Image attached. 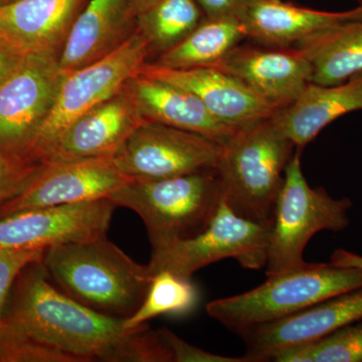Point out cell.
I'll list each match as a JSON object with an SVG mask.
<instances>
[{
  "instance_id": "1",
  "label": "cell",
  "mask_w": 362,
  "mask_h": 362,
  "mask_svg": "<svg viewBox=\"0 0 362 362\" xmlns=\"http://www.w3.org/2000/svg\"><path fill=\"white\" fill-rule=\"evenodd\" d=\"M1 318L16 329L78 362H171L158 330L127 329L124 319L90 308L57 289L42 262L21 272Z\"/></svg>"
},
{
  "instance_id": "2",
  "label": "cell",
  "mask_w": 362,
  "mask_h": 362,
  "mask_svg": "<svg viewBox=\"0 0 362 362\" xmlns=\"http://www.w3.org/2000/svg\"><path fill=\"white\" fill-rule=\"evenodd\" d=\"M59 289L107 315L127 318L141 305L152 274L106 238L57 245L42 261Z\"/></svg>"
},
{
  "instance_id": "3",
  "label": "cell",
  "mask_w": 362,
  "mask_h": 362,
  "mask_svg": "<svg viewBox=\"0 0 362 362\" xmlns=\"http://www.w3.org/2000/svg\"><path fill=\"white\" fill-rule=\"evenodd\" d=\"M295 150L271 118L240 127L223 145L216 166L221 199L243 218L272 226Z\"/></svg>"
},
{
  "instance_id": "4",
  "label": "cell",
  "mask_w": 362,
  "mask_h": 362,
  "mask_svg": "<svg viewBox=\"0 0 362 362\" xmlns=\"http://www.w3.org/2000/svg\"><path fill=\"white\" fill-rule=\"evenodd\" d=\"M267 278L251 291L207 304V314L240 334L362 287V270L331 263H306Z\"/></svg>"
},
{
  "instance_id": "5",
  "label": "cell",
  "mask_w": 362,
  "mask_h": 362,
  "mask_svg": "<svg viewBox=\"0 0 362 362\" xmlns=\"http://www.w3.org/2000/svg\"><path fill=\"white\" fill-rule=\"evenodd\" d=\"M146 226L152 251L194 238L211 223L221 201L216 169L163 180H132L109 197Z\"/></svg>"
},
{
  "instance_id": "6",
  "label": "cell",
  "mask_w": 362,
  "mask_h": 362,
  "mask_svg": "<svg viewBox=\"0 0 362 362\" xmlns=\"http://www.w3.org/2000/svg\"><path fill=\"white\" fill-rule=\"evenodd\" d=\"M302 150H295L286 168L271 226L266 276L305 265L304 250L314 235L340 232L349 223L351 202L333 199L323 188L309 185L302 173Z\"/></svg>"
},
{
  "instance_id": "7",
  "label": "cell",
  "mask_w": 362,
  "mask_h": 362,
  "mask_svg": "<svg viewBox=\"0 0 362 362\" xmlns=\"http://www.w3.org/2000/svg\"><path fill=\"white\" fill-rule=\"evenodd\" d=\"M152 54L148 40L136 30L115 51L66 74L56 103L26 151L25 160L40 164L59 135L86 112L120 92Z\"/></svg>"
},
{
  "instance_id": "8",
  "label": "cell",
  "mask_w": 362,
  "mask_h": 362,
  "mask_svg": "<svg viewBox=\"0 0 362 362\" xmlns=\"http://www.w3.org/2000/svg\"><path fill=\"white\" fill-rule=\"evenodd\" d=\"M271 226L239 216L223 199L211 223L192 239L152 251L148 268L152 276L170 271L192 279L194 274L223 259H235L244 269L266 266Z\"/></svg>"
},
{
  "instance_id": "9",
  "label": "cell",
  "mask_w": 362,
  "mask_h": 362,
  "mask_svg": "<svg viewBox=\"0 0 362 362\" xmlns=\"http://www.w3.org/2000/svg\"><path fill=\"white\" fill-rule=\"evenodd\" d=\"M59 54H23L0 85V149L25 160L26 151L56 103L66 74Z\"/></svg>"
},
{
  "instance_id": "10",
  "label": "cell",
  "mask_w": 362,
  "mask_h": 362,
  "mask_svg": "<svg viewBox=\"0 0 362 362\" xmlns=\"http://www.w3.org/2000/svg\"><path fill=\"white\" fill-rule=\"evenodd\" d=\"M223 145L206 136L144 122L112 157L133 180H152L216 169Z\"/></svg>"
},
{
  "instance_id": "11",
  "label": "cell",
  "mask_w": 362,
  "mask_h": 362,
  "mask_svg": "<svg viewBox=\"0 0 362 362\" xmlns=\"http://www.w3.org/2000/svg\"><path fill=\"white\" fill-rule=\"evenodd\" d=\"M132 180L111 157L45 162L20 194L0 206V218L26 209L109 199Z\"/></svg>"
},
{
  "instance_id": "12",
  "label": "cell",
  "mask_w": 362,
  "mask_h": 362,
  "mask_svg": "<svg viewBox=\"0 0 362 362\" xmlns=\"http://www.w3.org/2000/svg\"><path fill=\"white\" fill-rule=\"evenodd\" d=\"M116 204L111 199L26 209L0 218V247L47 250L106 235Z\"/></svg>"
},
{
  "instance_id": "13",
  "label": "cell",
  "mask_w": 362,
  "mask_h": 362,
  "mask_svg": "<svg viewBox=\"0 0 362 362\" xmlns=\"http://www.w3.org/2000/svg\"><path fill=\"white\" fill-rule=\"evenodd\" d=\"M359 321H362V287L239 335L246 344L247 362L271 361L278 352L315 341Z\"/></svg>"
},
{
  "instance_id": "14",
  "label": "cell",
  "mask_w": 362,
  "mask_h": 362,
  "mask_svg": "<svg viewBox=\"0 0 362 362\" xmlns=\"http://www.w3.org/2000/svg\"><path fill=\"white\" fill-rule=\"evenodd\" d=\"M144 122L132 98L123 87L120 92L86 112L66 127L42 163L112 158Z\"/></svg>"
},
{
  "instance_id": "15",
  "label": "cell",
  "mask_w": 362,
  "mask_h": 362,
  "mask_svg": "<svg viewBox=\"0 0 362 362\" xmlns=\"http://www.w3.org/2000/svg\"><path fill=\"white\" fill-rule=\"evenodd\" d=\"M139 74L187 90L216 118L237 128L270 119L279 110L239 78L214 66L169 69L147 62Z\"/></svg>"
},
{
  "instance_id": "16",
  "label": "cell",
  "mask_w": 362,
  "mask_h": 362,
  "mask_svg": "<svg viewBox=\"0 0 362 362\" xmlns=\"http://www.w3.org/2000/svg\"><path fill=\"white\" fill-rule=\"evenodd\" d=\"M213 66L239 78L279 110L311 82L310 64L295 47L239 45Z\"/></svg>"
},
{
  "instance_id": "17",
  "label": "cell",
  "mask_w": 362,
  "mask_h": 362,
  "mask_svg": "<svg viewBox=\"0 0 362 362\" xmlns=\"http://www.w3.org/2000/svg\"><path fill=\"white\" fill-rule=\"evenodd\" d=\"M89 0H16L0 7V40L21 54H61Z\"/></svg>"
},
{
  "instance_id": "18",
  "label": "cell",
  "mask_w": 362,
  "mask_h": 362,
  "mask_svg": "<svg viewBox=\"0 0 362 362\" xmlns=\"http://www.w3.org/2000/svg\"><path fill=\"white\" fill-rule=\"evenodd\" d=\"M124 89L145 122L197 133L221 145L240 129L216 118L199 98L180 86L137 74Z\"/></svg>"
},
{
  "instance_id": "19",
  "label": "cell",
  "mask_w": 362,
  "mask_h": 362,
  "mask_svg": "<svg viewBox=\"0 0 362 362\" xmlns=\"http://www.w3.org/2000/svg\"><path fill=\"white\" fill-rule=\"evenodd\" d=\"M134 0H89L59 54L64 73L104 58L125 44L137 30Z\"/></svg>"
},
{
  "instance_id": "20",
  "label": "cell",
  "mask_w": 362,
  "mask_h": 362,
  "mask_svg": "<svg viewBox=\"0 0 362 362\" xmlns=\"http://www.w3.org/2000/svg\"><path fill=\"white\" fill-rule=\"evenodd\" d=\"M238 16L249 39L265 47H292L330 26L362 20V6L351 11L330 13L282 0H245Z\"/></svg>"
},
{
  "instance_id": "21",
  "label": "cell",
  "mask_w": 362,
  "mask_h": 362,
  "mask_svg": "<svg viewBox=\"0 0 362 362\" xmlns=\"http://www.w3.org/2000/svg\"><path fill=\"white\" fill-rule=\"evenodd\" d=\"M358 110H362V74L337 86L310 82L293 103L271 119L296 148L303 149L326 126Z\"/></svg>"
},
{
  "instance_id": "22",
  "label": "cell",
  "mask_w": 362,
  "mask_h": 362,
  "mask_svg": "<svg viewBox=\"0 0 362 362\" xmlns=\"http://www.w3.org/2000/svg\"><path fill=\"white\" fill-rule=\"evenodd\" d=\"M311 66V83L337 86L362 74V20L345 21L294 45Z\"/></svg>"
},
{
  "instance_id": "23",
  "label": "cell",
  "mask_w": 362,
  "mask_h": 362,
  "mask_svg": "<svg viewBox=\"0 0 362 362\" xmlns=\"http://www.w3.org/2000/svg\"><path fill=\"white\" fill-rule=\"evenodd\" d=\"M247 39L239 16L204 18L187 37L157 56L154 64L169 69L213 66Z\"/></svg>"
},
{
  "instance_id": "24",
  "label": "cell",
  "mask_w": 362,
  "mask_h": 362,
  "mask_svg": "<svg viewBox=\"0 0 362 362\" xmlns=\"http://www.w3.org/2000/svg\"><path fill=\"white\" fill-rule=\"evenodd\" d=\"M204 18L195 0H156L138 14L137 28L151 52L168 51L187 37Z\"/></svg>"
},
{
  "instance_id": "25",
  "label": "cell",
  "mask_w": 362,
  "mask_h": 362,
  "mask_svg": "<svg viewBox=\"0 0 362 362\" xmlns=\"http://www.w3.org/2000/svg\"><path fill=\"white\" fill-rule=\"evenodd\" d=\"M199 302V291L192 279L170 271H160L152 277L148 291L139 308L124 319L127 329H136L164 314L183 315L192 312Z\"/></svg>"
},
{
  "instance_id": "26",
  "label": "cell",
  "mask_w": 362,
  "mask_h": 362,
  "mask_svg": "<svg viewBox=\"0 0 362 362\" xmlns=\"http://www.w3.org/2000/svg\"><path fill=\"white\" fill-rule=\"evenodd\" d=\"M275 362H362V322L340 328L320 339L283 350Z\"/></svg>"
},
{
  "instance_id": "27",
  "label": "cell",
  "mask_w": 362,
  "mask_h": 362,
  "mask_svg": "<svg viewBox=\"0 0 362 362\" xmlns=\"http://www.w3.org/2000/svg\"><path fill=\"white\" fill-rule=\"evenodd\" d=\"M0 362H78L0 319Z\"/></svg>"
},
{
  "instance_id": "28",
  "label": "cell",
  "mask_w": 362,
  "mask_h": 362,
  "mask_svg": "<svg viewBox=\"0 0 362 362\" xmlns=\"http://www.w3.org/2000/svg\"><path fill=\"white\" fill-rule=\"evenodd\" d=\"M45 250L9 249L0 247V319L16 279L26 267L42 262Z\"/></svg>"
},
{
  "instance_id": "29",
  "label": "cell",
  "mask_w": 362,
  "mask_h": 362,
  "mask_svg": "<svg viewBox=\"0 0 362 362\" xmlns=\"http://www.w3.org/2000/svg\"><path fill=\"white\" fill-rule=\"evenodd\" d=\"M40 166V164L30 163L0 149V206L20 194Z\"/></svg>"
},
{
  "instance_id": "30",
  "label": "cell",
  "mask_w": 362,
  "mask_h": 362,
  "mask_svg": "<svg viewBox=\"0 0 362 362\" xmlns=\"http://www.w3.org/2000/svg\"><path fill=\"white\" fill-rule=\"evenodd\" d=\"M164 341L168 345L173 361L175 362H247L246 357H228L211 354L194 346L178 337L175 333L163 327L158 330Z\"/></svg>"
},
{
  "instance_id": "31",
  "label": "cell",
  "mask_w": 362,
  "mask_h": 362,
  "mask_svg": "<svg viewBox=\"0 0 362 362\" xmlns=\"http://www.w3.org/2000/svg\"><path fill=\"white\" fill-rule=\"evenodd\" d=\"M204 14V18L238 16L245 0H195Z\"/></svg>"
},
{
  "instance_id": "32",
  "label": "cell",
  "mask_w": 362,
  "mask_h": 362,
  "mask_svg": "<svg viewBox=\"0 0 362 362\" xmlns=\"http://www.w3.org/2000/svg\"><path fill=\"white\" fill-rule=\"evenodd\" d=\"M23 57V54L0 40V85L13 73Z\"/></svg>"
},
{
  "instance_id": "33",
  "label": "cell",
  "mask_w": 362,
  "mask_h": 362,
  "mask_svg": "<svg viewBox=\"0 0 362 362\" xmlns=\"http://www.w3.org/2000/svg\"><path fill=\"white\" fill-rule=\"evenodd\" d=\"M330 263L333 265L356 268L362 270V256L354 252L337 250L333 252L330 258Z\"/></svg>"
},
{
  "instance_id": "34",
  "label": "cell",
  "mask_w": 362,
  "mask_h": 362,
  "mask_svg": "<svg viewBox=\"0 0 362 362\" xmlns=\"http://www.w3.org/2000/svg\"><path fill=\"white\" fill-rule=\"evenodd\" d=\"M156 0H134V6L137 14L142 13L143 11L153 4Z\"/></svg>"
},
{
  "instance_id": "35",
  "label": "cell",
  "mask_w": 362,
  "mask_h": 362,
  "mask_svg": "<svg viewBox=\"0 0 362 362\" xmlns=\"http://www.w3.org/2000/svg\"><path fill=\"white\" fill-rule=\"evenodd\" d=\"M14 1H16V0H0V7L8 6Z\"/></svg>"
},
{
  "instance_id": "36",
  "label": "cell",
  "mask_w": 362,
  "mask_h": 362,
  "mask_svg": "<svg viewBox=\"0 0 362 362\" xmlns=\"http://www.w3.org/2000/svg\"><path fill=\"white\" fill-rule=\"evenodd\" d=\"M359 6H362V0H358Z\"/></svg>"
}]
</instances>
